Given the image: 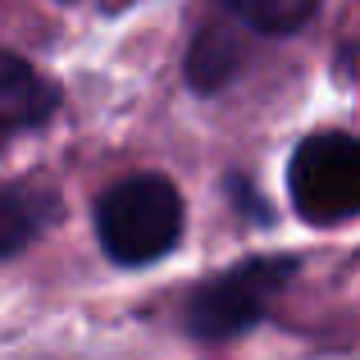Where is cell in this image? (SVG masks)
Returning <instances> with one entry per match:
<instances>
[{
    "label": "cell",
    "mask_w": 360,
    "mask_h": 360,
    "mask_svg": "<svg viewBox=\"0 0 360 360\" xmlns=\"http://www.w3.org/2000/svg\"><path fill=\"white\" fill-rule=\"evenodd\" d=\"M96 238L115 264H155L183 238V196L160 174H132L96 205Z\"/></svg>",
    "instance_id": "cell-1"
},
{
    "label": "cell",
    "mask_w": 360,
    "mask_h": 360,
    "mask_svg": "<svg viewBox=\"0 0 360 360\" xmlns=\"http://www.w3.org/2000/svg\"><path fill=\"white\" fill-rule=\"evenodd\" d=\"M288 192L306 224L328 229L360 214V137L315 132L288 165Z\"/></svg>",
    "instance_id": "cell-2"
},
{
    "label": "cell",
    "mask_w": 360,
    "mask_h": 360,
    "mask_svg": "<svg viewBox=\"0 0 360 360\" xmlns=\"http://www.w3.org/2000/svg\"><path fill=\"white\" fill-rule=\"evenodd\" d=\"M292 274H297V260H292V255H255V260L238 264V269L201 283V288L192 292V301H187V310H183L187 333L201 338V342H224V338L246 333L251 324H260L269 297Z\"/></svg>",
    "instance_id": "cell-3"
},
{
    "label": "cell",
    "mask_w": 360,
    "mask_h": 360,
    "mask_svg": "<svg viewBox=\"0 0 360 360\" xmlns=\"http://www.w3.org/2000/svg\"><path fill=\"white\" fill-rule=\"evenodd\" d=\"M55 214H60V201L46 187H5L0 192V260L18 255L41 229H51Z\"/></svg>",
    "instance_id": "cell-4"
},
{
    "label": "cell",
    "mask_w": 360,
    "mask_h": 360,
    "mask_svg": "<svg viewBox=\"0 0 360 360\" xmlns=\"http://www.w3.org/2000/svg\"><path fill=\"white\" fill-rule=\"evenodd\" d=\"M55 101H60L55 87L32 64L0 51V119L5 123H41L55 110Z\"/></svg>",
    "instance_id": "cell-5"
},
{
    "label": "cell",
    "mask_w": 360,
    "mask_h": 360,
    "mask_svg": "<svg viewBox=\"0 0 360 360\" xmlns=\"http://www.w3.org/2000/svg\"><path fill=\"white\" fill-rule=\"evenodd\" d=\"M238 64H242L238 37L224 32V27H201L192 51H187V87L201 91V96L224 91L233 82V73H238Z\"/></svg>",
    "instance_id": "cell-6"
},
{
    "label": "cell",
    "mask_w": 360,
    "mask_h": 360,
    "mask_svg": "<svg viewBox=\"0 0 360 360\" xmlns=\"http://www.w3.org/2000/svg\"><path fill=\"white\" fill-rule=\"evenodd\" d=\"M233 9L264 37H288L297 27L310 23V14L319 9V0H229Z\"/></svg>",
    "instance_id": "cell-7"
}]
</instances>
